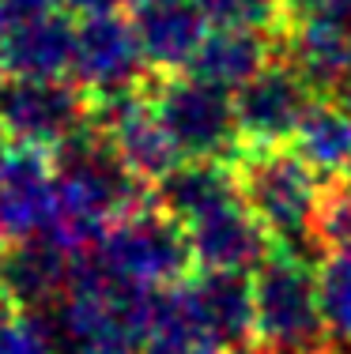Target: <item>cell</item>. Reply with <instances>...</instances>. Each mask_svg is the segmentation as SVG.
<instances>
[{
    "label": "cell",
    "mask_w": 351,
    "mask_h": 354,
    "mask_svg": "<svg viewBox=\"0 0 351 354\" xmlns=\"http://www.w3.org/2000/svg\"><path fill=\"white\" fill-rule=\"evenodd\" d=\"M253 343L269 354H329L317 272L303 249L276 241L253 272Z\"/></svg>",
    "instance_id": "cell-1"
},
{
    "label": "cell",
    "mask_w": 351,
    "mask_h": 354,
    "mask_svg": "<svg viewBox=\"0 0 351 354\" xmlns=\"http://www.w3.org/2000/svg\"><path fill=\"white\" fill-rule=\"evenodd\" d=\"M231 166L242 204L264 223L272 241L303 252L314 249L310 215L321 177L306 166V158L291 143H242Z\"/></svg>",
    "instance_id": "cell-2"
},
{
    "label": "cell",
    "mask_w": 351,
    "mask_h": 354,
    "mask_svg": "<svg viewBox=\"0 0 351 354\" xmlns=\"http://www.w3.org/2000/svg\"><path fill=\"white\" fill-rule=\"evenodd\" d=\"M91 252L114 279L140 286V290H163L193 272L186 226L159 212L152 200L110 218Z\"/></svg>",
    "instance_id": "cell-3"
},
{
    "label": "cell",
    "mask_w": 351,
    "mask_h": 354,
    "mask_svg": "<svg viewBox=\"0 0 351 354\" xmlns=\"http://www.w3.org/2000/svg\"><path fill=\"white\" fill-rule=\"evenodd\" d=\"M147 102L178 143L181 158H223L231 162L242 147L234 91L215 87L193 72H152L140 80Z\"/></svg>",
    "instance_id": "cell-4"
},
{
    "label": "cell",
    "mask_w": 351,
    "mask_h": 354,
    "mask_svg": "<svg viewBox=\"0 0 351 354\" xmlns=\"http://www.w3.org/2000/svg\"><path fill=\"white\" fill-rule=\"evenodd\" d=\"M91 121V98L69 75H4L0 132L15 147L53 151Z\"/></svg>",
    "instance_id": "cell-5"
},
{
    "label": "cell",
    "mask_w": 351,
    "mask_h": 354,
    "mask_svg": "<svg viewBox=\"0 0 351 354\" xmlns=\"http://www.w3.org/2000/svg\"><path fill=\"white\" fill-rule=\"evenodd\" d=\"M91 124L110 140L114 155L125 162V170L147 189L181 162L178 143L170 140L166 124L159 121L144 87L91 98Z\"/></svg>",
    "instance_id": "cell-6"
},
{
    "label": "cell",
    "mask_w": 351,
    "mask_h": 354,
    "mask_svg": "<svg viewBox=\"0 0 351 354\" xmlns=\"http://www.w3.org/2000/svg\"><path fill=\"white\" fill-rule=\"evenodd\" d=\"M144 75H147V61L129 12L76 19V46H72L69 80L80 83L87 91V98L132 91L140 87Z\"/></svg>",
    "instance_id": "cell-7"
},
{
    "label": "cell",
    "mask_w": 351,
    "mask_h": 354,
    "mask_svg": "<svg viewBox=\"0 0 351 354\" xmlns=\"http://www.w3.org/2000/svg\"><path fill=\"white\" fill-rule=\"evenodd\" d=\"M310 102L314 87L303 80V72L287 57H276L234 91L242 143H287Z\"/></svg>",
    "instance_id": "cell-8"
},
{
    "label": "cell",
    "mask_w": 351,
    "mask_h": 354,
    "mask_svg": "<svg viewBox=\"0 0 351 354\" xmlns=\"http://www.w3.org/2000/svg\"><path fill=\"white\" fill-rule=\"evenodd\" d=\"M189 252H193V268H212V272H249L264 264L272 252V234L264 223L238 200H227L215 212L193 218L186 226Z\"/></svg>",
    "instance_id": "cell-9"
},
{
    "label": "cell",
    "mask_w": 351,
    "mask_h": 354,
    "mask_svg": "<svg viewBox=\"0 0 351 354\" xmlns=\"http://www.w3.org/2000/svg\"><path fill=\"white\" fill-rule=\"evenodd\" d=\"M53 215V158L38 147L8 143L0 162V241L38 238Z\"/></svg>",
    "instance_id": "cell-10"
},
{
    "label": "cell",
    "mask_w": 351,
    "mask_h": 354,
    "mask_svg": "<svg viewBox=\"0 0 351 354\" xmlns=\"http://www.w3.org/2000/svg\"><path fill=\"white\" fill-rule=\"evenodd\" d=\"M189 301L204 328L227 354L253 343V275L249 272H212L193 268L181 279Z\"/></svg>",
    "instance_id": "cell-11"
},
{
    "label": "cell",
    "mask_w": 351,
    "mask_h": 354,
    "mask_svg": "<svg viewBox=\"0 0 351 354\" xmlns=\"http://www.w3.org/2000/svg\"><path fill=\"white\" fill-rule=\"evenodd\" d=\"M129 19L152 72H181L212 27L193 0H136Z\"/></svg>",
    "instance_id": "cell-12"
},
{
    "label": "cell",
    "mask_w": 351,
    "mask_h": 354,
    "mask_svg": "<svg viewBox=\"0 0 351 354\" xmlns=\"http://www.w3.org/2000/svg\"><path fill=\"white\" fill-rule=\"evenodd\" d=\"M76 19L72 12H49L38 19L0 30V68L4 75H69Z\"/></svg>",
    "instance_id": "cell-13"
},
{
    "label": "cell",
    "mask_w": 351,
    "mask_h": 354,
    "mask_svg": "<svg viewBox=\"0 0 351 354\" xmlns=\"http://www.w3.org/2000/svg\"><path fill=\"white\" fill-rule=\"evenodd\" d=\"M280 57V41L272 30L261 27H208L204 41L197 46L193 61L186 72L200 80L215 83V87L238 91L246 80H253L269 61Z\"/></svg>",
    "instance_id": "cell-14"
},
{
    "label": "cell",
    "mask_w": 351,
    "mask_h": 354,
    "mask_svg": "<svg viewBox=\"0 0 351 354\" xmlns=\"http://www.w3.org/2000/svg\"><path fill=\"white\" fill-rule=\"evenodd\" d=\"M227 200H238V181L234 166L223 158H181L170 174L152 185V204L181 226L215 212Z\"/></svg>",
    "instance_id": "cell-15"
},
{
    "label": "cell",
    "mask_w": 351,
    "mask_h": 354,
    "mask_svg": "<svg viewBox=\"0 0 351 354\" xmlns=\"http://www.w3.org/2000/svg\"><path fill=\"white\" fill-rule=\"evenodd\" d=\"M0 290L12 294L23 309H49L69 290V252L57 249L49 238H27L4 249Z\"/></svg>",
    "instance_id": "cell-16"
},
{
    "label": "cell",
    "mask_w": 351,
    "mask_h": 354,
    "mask_svg": "<svg viewBox=\"0 0 351 354\" xmlns=\"http://www.w3.org/2000/svg\"><path fill=\"white\" fill-rule=\"evenodd\" d=\"M136 354H227V351L215 343V335L197 317L186 286L174 283L163 286V290H152V306H147Z\"/></svg>",
    "instance_id": "cell-17"
},
{
    "label": "cell",
    "mask_w": 351,
    "mask_h": 354,
    "mask_svg": "<svg viewBox=\"0 0 351 354\" xmlns=\"http://www.w3.org/2000/svg\"><path fill=\"white\" fill-rule=\"evenodd\" d=\"M287 143L317 177L344 174L351 162V102L344 95H314Z\"/></svg>",
    "instance_id": "cell-18"
},
{
    "label": "cell",
    "mask_w": 351,
    "mask_h": 354,
    "mask_svg": "<svg viewBox=\"0 0 351 354\" xmlns=\"http://www.w3.org/2000/svg\"><path fill=\"white\" fill-rule=\"evenodd\" d=\"M317 272V306L332 347H351V252H321Z\"/></svg>",
    "instance_id": "cell-19"
},
{
    "label": "cell",
    "mask_w": 351,
    "mask_h": 354,
    "mask_svg": "<svg viewBox=\"0 0 351 354\" xmlns=\"http://www.w3.org/2000/svg\"><path fill=\"white\" fill-rule=\"evenodd\" d=\"M310 245L321 252H351V177H321L310 215Z\"/></svg>",
    "instance_id": "cell-20"
},
{
    "label": "cell",
    "mask_w": 351,
    "mask_h": 354,
    "mask_svg": "<svg viewBox=\"0 0 351 354\" xmlns=\"http://www.w3.org/2000/svg\"><path fill=\"white\" fill-rule=\"evenodd\" d=\"M0 354H57L49 320L0 290Z\"/></svg>",
    "instance_id": "cell-21"
},
{
    "label": "cell",
    "mask_w": 351,
    "mask_h": 354,
    "mask_svg": "<svg viewBox=\"0 0 351 354\" xmlns=\"http://www.w3.org/2000/svg\"><path fill=\"white\" fill-rule=\"evenodd\" d=\"M212 27H261L276 30L283 0H193Z\"/></svg>",
    "instance_id": "cell-22"
},
{
    "label": "cell",
    "mask_w": 351,
    "mask_h": 354,
    "mask_svg": "<svg viewBox=\"0 0 351 354\" xmlns=\"http://www.w3.org/2000/svg\"><path fill=\"white\" fill-rule=\"evenodd\" d=\"M295 15H310V19L332 23V27L351 35V0H283Z\"/></svg>",
    "instance_id": "cell-23"
},
{
    "label": "cell",
    "mask_w": 351,
    "mask_h": 354,
    "mask_svg": "<svg viewBox=\"0 0 351 354\" xmlns=\"http://www.w3.org/2000/svg\"><path fill=\"white\" fill-rule=\"evenodd\" d=\"M49 12H64V0H0V30L38 19V15H49Z\"/></svg>",
    "instance_id": "cell-24"
},
{
    "label": "cell",
    "mask_w": 351,
    "mask_h": 354,
    "mask_svg": "<svg viewBox=\"0 0 351 354\" xmlns=\"http://www.w3.org/2000/svg\"><path fill=\"white\" fill-rule=\"evenodd\" d=\"M136 0H64L76 19H87V15H110V12H129Z\"/></svg>",
    "instance_id": "cell-25"
},
{
    "label": "cell",
    "mask_w": 351,
    "mask_h": 354,
    "mask_svg": "<svg viewBox=\"0 0 351 354\" xmlns=\"http://www.w3.org/2000/svg\"><path fill=\"white\" fill-rule=\"evenodd\" d=\"M72 354H136V351H129V347H83Z\"/></svg>",
    "instance_id": "cell-26"
},
{
    "label": "cell",
    "mask_w": 351,
    "mask_h": 354,
    "mask_svg": "<svg viewBox=\"0 0 351 354\" xmlns=\"http://www.w3.org/2000/svg\"><path fill=\"white\" fill-rule=\"evenodd\" d=\"M4 151H8V136L0 132V162H4Z\"/></svg>",
    "instance_id": "cell-27"
},
{
    "label": "cell",
    "mask_w": 351,
    "mask_h": 354,
    "mask_svg": "<svg viewBox=\"0 0 351 354\" xmlns=\"http://www.w3.org/2000/svg\"><path fill=\"white\" fill-rule=\"evenodd\" d=\"M329 354H351L348 347H329Z\"/></svg>",
    "instance_id": "cell-28"
},
{
    "label": "cell",
    "mask_w": 351,
    "mask_h": 354,
    "mask_svg": "<svg viewBox=\"0 0 351 354\" xmlns=\"http://www.w3.org/2000/svg\"><path fill=\"white\" fill-rule=\"evenodd\" d=\"M4 249H8V245H4V241H0V268H4Z\"/></svg>",
    "instance_id": "cell-29"
},
{
    "label": "cell",
    "mask_w": 351,
    "mask_h": 354,
    "mask_svg": "<svg viewBox=\"0 0 351 354\" xmlns=\"http://www.w3.org/2000/svg\"><path fill=\"white\" fill-rule=\"evenodd\" d=\"M344 98H348V102H351V80H348V91H344Z\"/></svg>",
    "instance_id": "cell-30"
},
{
    "label": "cell",
    "mask_w": 351,
    "mask_h": 354,
    "mask_svg": "<svg viewBox=\"0 0 351 354\" xmlns=\"http://www.w3.org/2000/svg\"><path fill=\"white\" fill-rule=\"evenodd\" d=\"M344 177H351V162H348V170H344Z\"/></svg>",
    "instance_id": "cell-31"
},
{
    "label": "cell",
    "mask_w": 351,
    "mask_h": 354,
    "mask_svg": "<svg viewBox=\"0 0 351 354\" xmlns=\"http://www.w3.org/2000/svg\"><path fill=\"white\" fill-rule=\"evenodd\" d=\"M0 80H4V68H0Z\"/></svg>",
    "instance_id": "cell-32"
}]
</instances>
